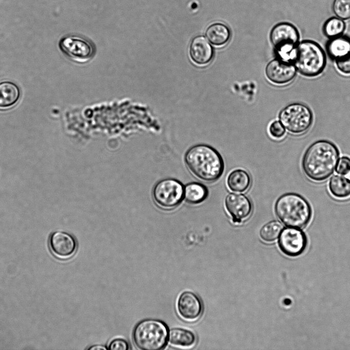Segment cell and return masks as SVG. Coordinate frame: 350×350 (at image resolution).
Instances as JSON below:
<instances>
[{
    "label": "cell",
    "instance_id": "30bf717a",
    "mask_svg": "<svg viewBox=\"0 0 350 350\" xmlns=\"http://www.w3.org/2000/svg\"><path fill=\"white\" fill-rule=\"evenodd\" d=\"M279 246L285 254L295 256L300 255L306 245L304 233L299 229L288 227L281 232L279 239Z\"/></svg>",
    "mask_w": 350,
    "mask_h": 350
},
{
    "label": "cell",
    "instance_id": "4fadbf2b",
    "mask_svg": "<svg viewBox=\"0 0 350 350\" xmlns=\"http://www.w3.org/2000/svg\"><path fill=\"white\" fill-rule=\"evenodd\" d=\"M49 244L52 253L57 257L66 258L71 256L76 249L74 238L63 231H55L51 234Z\"/></svg>",
    "mask_w": 350,
    "mask_h": 350
},
{
    "label": "cell",
    "instance_id": "484cf974",
    "mask_svg": "<svg viewBox=\"0 0 350 350\" xmlns=\"http://www.w3.org/2000/svg\"><path fill=\"white\" fill-rule=\"evenodd\" d=\"M269 132L273 137L280 139L284 136L285 129L280 121H275L270 125Z\"/></svg>",
    "mask_w": 350,
    "mask_h": 350
},
{
    "label": "cell",
    "instance_id": "d6986e66",
    "mask_svg": "<svg viewBox=\"0 0 350 350\" xmlns=\"http://www.w3.org/2000/svg\"><path fill=\"white\" fill-rule=\"evenodd\" d=\"M205 34L209 41L216 46L224 45L228 41L230 36L228 28L221 23H216L209 26Z\"/></svg>",
    "mask_w": 350,
    "mask_h": 350
},
{
    "label": "cell",
    "instance_id": "8fae6325",
    "mask_svg": "<svg viewBox=\"0 0 350 350\" xmlns=\"http://www.w3.org/2000/svg\"><path fill=\"white\" fill-rule=\"evenodd\" d=\"M296 68L290 61L280 58L270 61L265 69L268 79L273 83L282 85L290 82L295 77Z\"/></svg>",
    "mask_w": 350,
    "mask_h": 350
},
{
    "label": "cell",
    "instance_id": "ba28073f",
    "mask_svg": "<svg viewBox=\"0 0 350 350\" xmlns=\"http://www.w3.org/2000/svg\"><path fill=\"white\" fill-rule=\"evenodd\" d=\"M183 185L178 180L167 178L159 181L154 186L152 195L155 203L165 209L178 205L184 198Z\"/></svg>",
    "mask_w": 350,
    "mask_h": 350
},
{
    "label": "cell",
    "instance_id": "9a60e30c",
    "mask_svg": "<svg viewBox=\"0 0 350 350\" xmlns=\"http://www.w3.org/2000/svg\"><path fill=\"white\" fill-rule=\"evenodd\" d=\"M189 54L191 59L197 64L204 65L212 59L213 51L212 46L203 36H196L189 47Z\"/></svg>",
    "mask_w": 350,
    "mask_h": 350
},
{
    "label": "cell",
    "instance_id": "ffe728a7",
    "mask_svg": "<svg viewBox=\"0 0 350 350\" xmlns=\"http://www.w3.org/2000/svg\"><path fill=\"white\" fill-rule=\"evenodd\" d=\"M168 341L173 345L189 347L196 341L195 334L189 330L181 328H173L169 331Z\"/></svg>",
    "mask_w": 350,
    "mask_h": 350
},
{
    "label": "cell",
    "instance_id": "f546056e",
    "mask_svg": "<svg viewBox=\"0 0 350 350\" xmlns=\"http://www.w3.org/2000/svg\"><path fill=\"white\" fill-rule=\"evenodd\" d=\"M108 349L107 346L100 344L92 345L87 348L88 350H106Z\"/></svg>",
    "mask_w": 350,
    "mask_h": 350
},
{
    "label": "cell",
    "instance_id": "9c48e42d",
    "mask_svg": "<svg viewBox=\"0 0 350 350\" xmlns=\"http://www.w3.org/2000/svg\"><path fill=\"white\" fill-rule=\"evenodd\" d=\"M59 47L64 55L72 61L86 64L94 55V50L91 43L77 36H67L62 38Z\"/></svg>",
    "mask_w": 350,
    "mask_h": 350
},
{
    "label": "cell",
    "instance_id": "5bb4252c",
    "mask_svg": "<svg viewBox=\"0 0 350 350\" xmlns=\"http://www.w3.org/2000/svg\"><path fill=\"white\" fill-rule=\"evenodd\" d=\"M177 307L181 316L188 320L197 319L202 312V304L200 298L196 294L189 291L180 295Z\"/></svg>",
    "mask_w": 350,
    "mask_h": 350
},
{
    "label": "cell",
    "instance_id": "ac0fdd59",
    "mask_svg": "<svg viewBox=\"0 0 350 350\" xmlns=\"http://www.w3.org/2000/svg\"><path fill=\"white\" fill-rule=\"evenodd\" d=\"M208 195L207 188L199 182L187 184L184 189V198L186 202L191 204H198L204 201Z\"/></svg>",
    "mask_w": 350,
    "mask_h": 350
},
{
    "label": "cell",
    "instance_id": "e0dca14e",
    "mask_svg": "<svg viewBox=\"0 0 350 350\" xmlns=\"http://www.w3.org/2000/svg\"><path fill=\"white\" fill-rule=\"evenodd\" d=\"M250 183L251 179L249 175L242 169L232 171L227 179L228 188L236 192H245L249 188Z\"/></svg>",
    "mask_w": 350,
    "mask_h": 350
},
{
    "label": "cell",
    "instance_id": "3957f363",
    "mask_svg": "<svg viewBox=\"0 0 350 350\" xmlns=\"http://www.w3.org/2000/svg\"><path fill=\"white\" fill-rule=\"evenodd\" d=\"M275 212L284 225L297 229L305 227L312 217V209L308 201L295 193L280 196L275 203Z\"/></svg>",
    "mask_w": 350,
    "mask_h": 350
},
{
    "label": "cell",
    "instance_id": "44dd1931",
    "mask_svg": "<svg viewBox=\"0 0 350 350\" xmlns=\"http://www.w3.org/2000/svg\"><path fill=\"white\" fill-rule=\"evenodd\" d=\"M18 87L10 81L0 84V107H8L14 105L20 97Z\"/></svg>",
    "mask_w": 350,
    "mask_h": 350
},
{
    "label": "cell",
    "instance_id": "603a6c76",
    "mask_svg": "<svg viewBox=\"0 0 350 350\" xmlns=\"http://www.w3.org/2000/svg\"><path fill=\"white\" fill-rule=\"evenodd\" d=\"M345 29V24L343 19L332 17L324 23L323 32L326 37L332 38L342 35Z\"/></svg>",
    "mask_w": 350,
    "mask_h": 350
},
{
    "label": "cell",
    "instance_id": "5b68a950",
    "mask_svg": "<svg viewBox=\"0 0 350 350\" xmlns=\"http://www.w3.org/2000/svg\"><path fill=\"white\" fill-rule=\"evenodd\" d=\"M169 331L167 325L156 319H146L139 322L134 328V343L143 350H160L167 343Z\"/></svg>",
    "mask_w": 350,
    "mask_h": 350
},
{
    "label": "cell",
    "instance_id": "277c9868",
    "mask_svg": "<svg viewBox=\"0 0 350 350\" xmlns=\"http://www.w3.org/2000/svg\"><path fill=\"white\" fill-rule=\"evenodd\" d=\"M291 61L302 75L315 77L323 71L326 56L323 50L317 43L312 40H303L296 45Z\"/></svg>",
    "mask_w": 350,
    "mask_h": 350
},
{
    "label": "cell",
    "instance_id": "7402d4cb",
    "mask_svg": "<svg viewBox=\"0 0 350 350\" xmlns=\"http://www.w3.org/2000/svg\"><path fill=\"white\" fill-rule=\"evenodd\" d=\"M328 188L331 194L336 198L342 199L350 196V180L342 176H332Z\"/></svg>",
    "mask_w": 350,
    "mask_h": 350
},
{
    "label": "cell",
    "instance_id": "8992f818",
    "mask_svg": "<svg viewBox=\"0 0 350 350\" xmlns=\"http://www.w3.org/2000/svg\"><path fill=\"white\" fill-rule=\"evenodd\" d=\"M270 39L279 58L291 61L299 39V33L296 27L289 23H279L272 29Z\"/></svg>",
    "mask_w": 350,
    "mask_h": 350
},
{
    "label": "cell",
    "instance_id": "d4e9b609",
    "mask_svg": "<svg viewBox=\"0 0 350 350\" xmlns=\"http://www.w3.org/2000/svg\"><path fill=\"white\" fill-rule=\"evenodd\" d=\"M332 9L337 17L343 20L350 19V0H334Z\"/></svg>",
    "mask_w": 350,
    "mask_h": 350
},
{
    "label": "cell",
    "instance_id": "cb8c5ba5",
    "mask_svg": "<svg viewBox=\"0 0 350 350\" xmlns=\"http://www.w3.org/2000/svg\"><path fill=\"white\" fill-rule=\"evenodd\" d=\"M283 229L282 224L278 221L273 220L264 225L260 231V236L266 242L276 240Z\"/></svg>",
    "mask_w": 350,
    "mask_h": 350
},
{
    "label": "cell",
    "instance_id": "52a82bcc",
    "mask_svg": "<svg viewBox=\"0 0 350 350\" xmlns=\"http://www.w3.org/2000/svg\"><path fill=\"white\" fill-rule=\"evenodd\" d=\"M279 119L285 129L291 133L300 134L310 128L313 122V114L306 106L294 103L281 111Z\"/></svg>",
    "mask_w": 350,
    "mask_h": 350
},
{
    "label": "cell",
    "instance_id": "6da1fadb",
    "mask_svg": "<svg viewBox=\"0 0 350 350\" xmlns=\"http://www.w3.org/2000/svg\"><path fill=\"white\" fill-rule=\"evenodd\" d=\"M339 157L337 146L327 140H319L306 150L302 159V168L310 180L320 182L333 173Z\"/></svg>",
    "mask_w": 350,
    "mask_h": 350
},
{
    "label": "cell",
    "instance_id": "f1b7e54d",
    "mask_svg": "<svg viewBox=\"0 0 350 350\" xmlns=\"http://www.w3.org/2000/svg\"><path fill=\"white\" fill-rule=\"evenodd\" d=\"M108 348L110 350H127L129 349V345L126 340L116 338L110 342Z\"/></svg>",
    "mask_w": 350,
    "mask_h": 350
},
{
    "label": "cell",
    "instance_id": "83f0119b",
    "mask_svg": "<svg viewBox=\"0 0 350 350\" xmlns=\"http://www.w3.org/2000/svg\"><path fill=\"white\" fill-rule=\"evenodd\" d=\"M336 166V172L341 175H346L350 171V158L342 156L338 161Z\"/></svg>",
    "mask_w": 350,
    "mask_h": 350
},
{
    "label": "cell",
    "instance_id": "4316f807",
    "mask_svg": "<svg viewBox=\"0 0 350 350\" xmlns=\"http://www.w3.org/2000/svg\"><path fill=\"white\" fill-rule=\"evenodd\" d=\"M337 69L344 74H350V54L335 59Z\"/></svg>",
    "mask_w": 350,
    "mask_h": 350
},
{
    "label": "cell",
    "instance_id": "2e32d148",
    "mask_svg": "<svg viewBox=\"0 0 350 350\" xmlns=\"http://www.w3.org/2000/svg\"><path fill=\"white\" fill-rule=\"evenodd\" d=\"M326 51L335 59L350 54V37L341 35L330 38L326 44Z\"/></svg>",
    "mask_w": 350,
    "mask_h": 350
},
{
    "label": "cell",
    "instance_id": "7c38bea8",
    "mask_svg": "<svg viewBox=\"0 0 350 350\" xmlns=\"http://www.w3.org/2000/svg\"><path fill=\"white\" fill-rule=\"evenodd\" d=\"M225 205L234 223H241L250 216L252 212L251 202L243 194H229L225 198Z\"/></svg>",
    "mask_w": 350,
    "mask_h": 350
},
{
    "label": "cell",
    "instance_id": "4dcf8cb0",
    "mask_svg": "<svg viewBox=\"0 0 350 350\" xmlns=\"http://www.w3.org/2000/svg\"><path fill=\"white\" fill-rule=\"evenodd\" d=\"M346 178L348 179L349 180H350V171L349 172L345 175Z\"/></svg>",
    "mask_w": 350,
    "mask_h": 350
},
{
    "label": "cell",
    "instance_id": "7a4b0ae2",
    "mask_svg": "<svg viewBox=\"0 0 350 350\" xmlns=\"http://www.w3.org/2000/svg\"><path fill=\"white\" fill-rule=\"evenodd\" d=\"M189 170L200 180L213 182L222 176L224 169L223 158L213 147L199 144L189 148L185 155Z\"/></svg>",
    "mask_w": 350,
    "mask_h": 350
}]
</instances>
